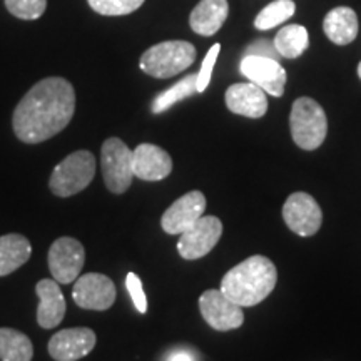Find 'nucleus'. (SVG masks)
<instances>
[{
	"mask_svg": "<svg viewBox=\"0 0 361 361\" xmlns=\"http://www.w3.org/2000/svg\"><path fill=\"white\" fill-rule=\"evenodd\" d=\"M74 111L75 90L69 80L42 79L17 104L13 133L25 144L44 142L69 126Z\"/></svg>",
	"mask_w": 361,
	"mask_h": 361,
	"instance_id": "f257e3e1",
	"label": "nucleus"
},
{
	"mask_svg": "<svg viewBox=\"0 0 361 361\" xmlns=\"http://www.w3.org/2000/svg\"><path fill=\"white\" fill-rule=\"evenodd\" d=\"M278 283V271L266 256L255 255L234 266L224 274L219 290L241 306H256L264 301Z\"/></svg>",
	"mask_w": 361,
	"mask_h": 361,
	"instance_id": "f03ea898",
	"label": "nucleus"
},
{
	"mask_svg": "<svg viewBox=\"0 0 361 361\" xmlns=\"http://www.w3.org/2000/svg\"><path fill=\"white\" fill-rule=\"evenodd\" d=\"M196 61V47L186 40H166L149 47L141 56L139 67L156 79H169L191 67Z\"/></svg>",
	"mask_w": 361,
	"mask_h": 361,
	"instance_id": "7ed1b4c3",
	"label": "nucleus"
},
{
	"mask_svg": "<svg viewBox=\"0 0 361 361\" xmlns=\"http://www.w3.org/2000/svg\"><path fill=\"white\" fill-rule=\"evenodd\" d=\"M290 129L298 147L305 151L318 149L328 134V119L323 107L311 97L296 99L291 107Z\"/></svg>",
	"mask_w": 361,
	"mask_h": 361,
	"instance_id": "20e7f679",
	"label": "nucleus"
},
{
	"mask_svg": "<svg viewBox=\"0 0 361 361\" xmlns=\"http://www.w3.org/2000/svg\"><path fill=\"white\" fill-rule=\"evenodd\" d=\"M96 174V157L90 151L80 149L61 161L52 171L49 188L59 197H71L84 191Z\"/></svg>",
	"mask_w": 361,
	"mask_h": 361,
	"instance_id": "39448f33",
	"label": "nucleus"
},
{
	"mask_svg": "<svg viewBox=\"0 0 361 361\" xmlns=\"http://www.w3.org/2000/svg\"><path fill=\"white\" fill-rule=\"evenodd\" d=\"M101 168L104 183L114 194H124L133 184V151L119 137H111L102 144Z\"/></svg>",
	"mask_w": 361,
	"mask_h": 361,
	"instance_id": "423d86ee",
	"label": "nucleus"
},
{
	"mask_svg": "<svg viewBox=\"0 0 361 361\" xmlns=\"http://www.w3.org/2000/svg\"><path fill=\"white\" fill-rule=\"evenodd\" d=\"M283 219L298 236L310 238L322 228L323 213L311 194L293 192L283 206Z\"/></svg>",
	"mask_w": 361,
	"mask_h": 361,
	"instance_id": "0eeeda50",
	"label": "nucleus"
},
{
	"mask_svg": "<svg viewBox=\"0 0 361 361\" xmlns=\"http://www.w3.org/2000/svg\"><path fill=\"white\" fill-rule=\"evenodd\" d=\"M223 234V223L216 216H201L180 234L178 251L184 259H200L214 250Z\"/></svg>",
	"mask_w": 361,
	"mask_h": 361,
	"instance_id": "6e6552de",
	"label": "nucleus"
},
{
	"mask_svg": "<svg viewBox=\"0 0 361 361\" xmlns=\"http://www.w3.org/2000/svg\"><path fill=\"white\" fill-rule=\"evenodd\" d=\"M49 269L61 284H71L79 278L85 261V250L78 239L59 238L49 250Z\"/></svg>",
	"mask_w": 361,
	"mask_h": 361,
	"instance_id": "1a4fd4ad",
	"label": "nucleus"
},
{
	"mask_svg": "<svg viewBox=\"0 0 361 361\" xmlns=\"http://www.w3.org/2000/svg\"><path fill=\"white\" fill-rule=\"evenodd\" d=\"M200 310L204 322L216 331L241 328L245 313L239 305L229 300L221 290H207L200 298Z\"/></svg>",
	"mask_w": 361,
	"mask_h": 361,
	"instance_id": "9d476101",
	"label": "nucleus"
},
{
	"mask_svg": "<svg viewBox=\"0 0 361 361\" xmlns=\"http://www.w3.org/2000/svg\"><path fill=\"white\" fill-rule=\"evenodd\" d=\"M116 284L101 273H87L75 279L72 298L82 310H109L116 301Z\"/></svg>",
	"mask_w": 361,
	"mask_h": 361,
	"instance_id": "9b49d317",
	"label": "nucleus"
},
{
	"mask_svg": "<svg viewBox=\"0 0 361 361\" xmlns=\"http://www.w3.org/2000/svg\"><path fill=\"white\" fill-rule=\"evenodd\" d=\"M239 71L250 82L258 85L269 96L281 97L284 94L286 71L276 59L245 56L239 64Z\"/></svg>",
	"mask_w": 361,
	"mask_h": 361,
	"instance_id": "f8f14e48",
	"label": "nucleus"
},
{
	"mask_svg": "<svg viewBox=\"0 0 361 361\" xmlns=\"http://www.w3.org/2000/svg\"><path fill=\"white\" fill-rule=\"evenodd\" d=\"M96 341L90 328L62 329L49 340V355L56 361H78L94 350Z\"/></svg>",
	"mask_w": 361,
	"mask_h": 361,
	"instance_id": "ddd939ff",
	"label": "nucleus"
},
{
	"mask_svg": "<svg viewBox=\"0 0 361 361\" xmlns=\"http://www.w3.org/2000/svg\"><path fill=\"white\" fill-rule=\"evenodd\" d=\"M206 197L201 191H191L174 201L162 214L161 226L168 234H183L204 216Z\"/></svg>",
	"mask_w": 361,
	"mask_h": 361,
	"instance_id": "4468645a",
	"label": "nucleus"
},
{
	"mask_svg": "<svg viewBox=\"0 0 361 361\" xmlns=\"http://www.w3.org/2000/svg\"><path fill=\"white\" fill-rule=\"evenodd\" d=\"M226 106L233 114L259 119L268 111V96L261 87L252 82L233 84L226 90Z\"/></svg>",
	"mask_w": 361,
	"mask_h": 361,
	"instance_id": "2eb2a0df",
	"label": "nucleus"
},
{
	"mask_svg": "<svg viewBox=\"0 0 361 361\" xmlns=\"http://www.w3.org/2000/svg\"><path fill=\"white\" fill-rule=\"evenodd\" d=\"M134 178L162 180L173 173V159L164 149L154 144H139L133 151Z\"/></svg>",
	"mask_w": 361,
	"mask_h": 361,
	"instance_id": "dca6fc26",
	"label": "nucleus"
},
{
	"mask_svg": "<svg viewBox=\"0 0 361 361\" xmlns=\"http://www.w3.org/2000/svg\"><path fill=\"white\" fill-rule=\"evenodd\" d=\"M35 293L39 296L37 323L44 329L56 328L64 319L67 305L61 291V284L56 279H42L35 284Z\"/></svg>",
	"mask_w": 361,
	"mask_h": 361,
	"instance_id": "f3484780",
	"label": "nucleus"
},
{
	"mask_svg": "<svg viewBox=\"0 0 361 361\" xmlns=\"http://www.w3.org/2000/svg\"><path fill=\"white\" fill-rule=\"evenodd\" d=\"M228 0H201L189 17V25L196 34L211 37L228 19Z\"/></svg>",
	"mask_w": 361,
	"mask_h": 361,
	"instance_id": "a211bd4d",
	"label": "nucleus"
},
{
	"mask_svg": "<svg viewBox=\"0 0 361 361\" xmlns=\"http://www.w3.org/2000/svg\"><path fill=\"white\" fill-rule=\"evenodd\" d=\"M323 30L333 44L348 45L358 35V17L353 8L336 7L324 17Z\"/></svg>",
	"mask_w": 361,
	"mask_h": 361,
	"instance_id": "6ab92c4d",
	"label": "nucleus"
},
{
	"mask_svg": "<svg viewBox=\"0 0 361 361\" xmlns=\"http://www.w3.org/2000/svg\"><path fill=\"white\" fill-rule=\"evenodd\" d=\"M32 255L30 241L22 234L0 236V276H7L24 266Z\"/></svg>",
	"mask_w": 361,
	"mask_h": 361,
	"instance_id": "aec40b11",
	"label": "nucleus"
},
{
	"mask_svg": "<svg viewBox=\"0 0 361 361\" xmlns=\"http://www.w3.org/2000/svg\"><path fill=\"white\" fill-rule=\"evenodd\" d=\"M34 346L29 336L13 328H0V360L32 361Z\"/></svg>",
	"mask_w": 361,
	"mask_h": 361,
	"instance_id": "412c9836",
	"label": "nucleus"
},
{
	"mask_svg": "<svg viewBox=\"0 0 361 361\" xmlns=\"http://www.w3.org/2000/svg\"><path fill=\"white\" fill-rule=\"evenodd\" d=\"M273 42L279 56L284 59H296L308 49L310 35L306 27L291 24L283 27Z\"/></svg>",
	"mask_w": 361,
	"mask_h": 361,
	"instance_id": "4be33fe9",
	"label": "nucleus"
},
{
	"mask_svg": "<svg viewBox=\"0 0 361 361\" xmlns=\"http://www.w3.org/2000/svg\"><path fill=\"white\" fill-rule=\"evenodd\" d=\"M196 80H197V74H191L188 75V78H184L183 80H179V82L173 85V87L164 90V92L157 94L156 99L151 104L152 114H161V112L168 111L169 107H173L174 104L183 101V99L191 97L192 94H196L197 92Z\"/></svg>",
	"mask_w": 361,
	"mask_h": 361,
	"instance_id": "5701e85b",
	"label": "nucleus"
},
{
	"mask_svg": "<svg viewBox=\"0 0 361 361\" xmlns=\"http://www.w3.org/2000/svg\"><path fill=\"white\" fill-rule=\"evenodd\" d=\"M296 12V4L293 0H274L266 6L255 19V27L259 30H271L291 19Z\"/></svg>",
	"mask_w": 361,
	"mask_h": 361,
	"instance_id": "b1692460",
	"label": "nucleus"
},
{
	"mask_svg": "<svg viewBox=\"0 0 361 361\" xmlns=\"http://www.w3.org/2000/svg\"><path fill=\"white\" fill-rule=\"evenodd\" d=\"M92 11L101 16H128L137 11L146 0H87Z\"/></svg>",
	"mask_w": 361,
	"mask_h": 361,
	"instance_id": "393cba45",
	"label": "nucleus"
},
{
	"mask_svg": "<svg viewBox=\"0 0 361 361\" xmlns=\"http://www.w3.org/2000/svg\"><path fill=\"white\" fill-rule=\"evenodd\" d=\"M6 7L17 19L35 20L45 12L47 0H6Z\"/></svg>",
	"mask_w": 361,
	"mask_h": 361,
	"instance_id": "a878e982",
	"label": "nucleus"
},
{
	"mask_svg": "<svg viewBox=\"0 0 361 361\" xmlns=\"http://www.w3.org/2000/svg\"><path fill=\"white\" fill-rule=\"evenodd\" d=\"M221 52V44H214L213 47L209 49V52L206 54L204 61L201 64V71L197 72V80H196V89L197 92H204L207 85L211 82V75H213V69L216 61H218V56Z\"/></svg>",
	"mask_w": 361,
	"mask_h": 361,
	"instance_id": "bb28decb",
	"label": "nucleus"
},
{
	"mask_svg": "<svg viewBox=\"0 0 361 361\" xmlns=\"http://www.w3.org/2000/svg\"><path fill=\"white\" fill-rule=\"evenodd\" d=\"M126 286H128L129 295H130V298H133V303L135 306V310L142 314L146 313L147 298H146V293H144V290H142L141 278H139L135 273H129L128 276H126Z\"/></svg>",
	"mask_w": 361,
	"mask_h": 361,
	"instance_id": "cd10ccee",
	"label": "nucleus"
},
{
	"mask_svg": "<svg viewBox=\"0 0 361 361\" xmlns=\"http://www.w3.org/2000/svg\"><path fill=\"white\" fill-rule=\"evenodd\" d=\"M245 56H259V57H269V59H276L279 57V54L274 47V42H269L266 39H259L256 42H252L250 47L245 51Z\"/></svg>",
	"mask_w": 361,
	"mask_h": 361,
	"instance_id": "c85d7f7f",
	"label": "nucleus"
},
{
	"mask_svg": "<svg viewBox=\"0 0 361 361\" xmlns=\"http://www.w3.org/2000/svg\"><path fill=\"white\" fill-rule=\"evenodd\" d=\"M166 361H197V358L191 350L179 348L171 351V353L166 356Z\"/></svg>",
	"mask_w": 361,
	"mask_h": 361,
	"instance_id": "c756f323",
	"label": "nucleus"
},
{
	"mask_svg": "<svg viewBox=\"0 0 361 361\" xmlns=\"http://www.w3.org/2000/svg\"><path fill=\"white\" fill-rule=\"evenodd\" d=\"M358 78L361 79V62L358 64Z\"/></svg>",
	"mask_w": 361,
	"mask_h": 361,
	"instance_id": "7c9ffc66",
	"label": "nucleus"
}]
</instances>
